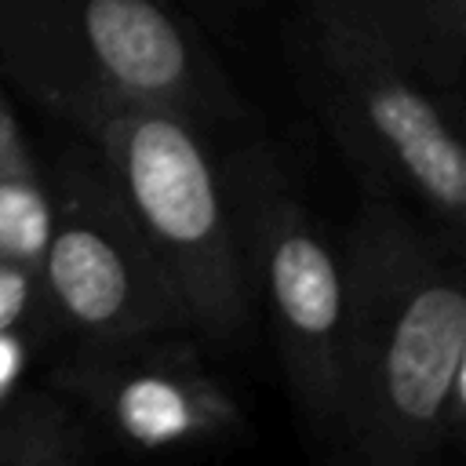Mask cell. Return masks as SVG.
<instances>
[{
	"instance_id": "1",
	"label": "cell",
	"mask_w": 466,
	"mask_h": 466,
	"mask_svg": "<svg viewBox=\"0 0 466 466\" xmlns=\"http://www.w3.org/2000/svg\"><path fill=\"white\" fill-rule=\"evenodd\" d=\"M346 320L331 448L360 466H419L462 437V244L360 189L342 240Z\"/></svg>"
},
{
	"instance_id": "2",
	"label": "cell",
	"mask_w": 466,
	"mask_h": 466,
	"mask_svg": "<svg viewBox=\"0 0 466 466\" xmlns=\"http://www.w3.org/2000/svg\"><path fill=\"white\" fill-rule=\"evenodd\" d=\"M0 76L66 124L102 102H157L211 138L258 124L178 0H0Z\"/></svg>"
},
{
	"instance_id": "3",
	"label": "cell",
	"mask_w": 466,
	"mask_h": 466,
	"mask_svg": "<svg viewBox=\"0 0 466 466\" xmlns=\"http://www.w3.org/2000/svg\"><path fill=\"white\" fill-rule=\"evenodd\" d=\"M178 291L197 339L229 346L255 324L211 135L157 102H102L73 120Z\"/></svg>"
},
{
	"instance_id": "4",
	"label": "cell",
	"mask_w": 466,
	"mask_h": 466,
	"mask_svg": "<svg viewBox=\"0 0 466 466\" xmlns=\"http://www.w3.org/2000/svg\"><path fill=\"white\" fill-rule=\"evenodd\" d=\"M299 98L357 171L364 193L386 197L462 244L466 146L455 98L404 62L346 40L302 7L284 29Z\"/></svg>"
},
{
	"instance_id": "5",
	"label": "cell",
	"mask_w": 466,
	"mask_h": 466,
	"mask_svg": "<svg viewBox=\"0 0 466 466\" xmlns=\"http://www.w3.org/2000/svg\"><path fill=\"white\" fill-rule=\"evenodd\" d=\"M233 211L255 320H266L306 430L331 444L339 415V350L346 320V258L313 218L295 171L273 142L240 138L215 149Z\"/></svg>"
},
{
	"instance_id": "6",
	"label": "cell",
	"mask_w": 466,
	"mask_h": 466,
	"mask_svg": "<svg viewBox=\"0 0 466 466\" xmlns=\"http://www.w3.org/2000/svg\"><path fill=\"white\" fill-rule=\"evenodd\" d=\"M51 182L40 280L66 342L193 331L189 313L95 153L66 157ZM197 335V331H193Z\"/></svg>"
},
{
	"instance_id": "7",
	"label": "cell",
	"mask_w": 466,
	"mask_h": 466,
	"mask_svg": "<svg viewBox=\"0 0 466 466\" xmlns=\"http://www.w3.org/2000/svg\"><path fill=\"white\" fill-rule=\"evenodd\" d=\"M200 350L193 331L69 342L44 382L80 411L102 448L153 455L248 444V415Z\"/></svg>"
},
{
	"instance_id": "8",
	"label": "cell",
	"mask_w": 466,
	"mask_h": 466,
	"mask_svg": "<svg viewBox=\"0 0 466 466\" xmlns=\"http://www.w3.org/2000/svg\"><path fill=\"white\" fill-rule=\"evenodd\" d=\"M299 7L324 29L404 62L448 98L459 95L466 7L451 0H299Z\"/></svg>"
},
{
	"instance_id": "9",
	"label": "cell",
	"mask_w": 466,
	"mask_h": 466,
	"mask_svg": "<svg viewBox=\"0 0 466 466\" xmlns=\"http://www.w3.org/2000/svg\"><path fill=\"white\" fill-rule=\"evenodd\" d=\"M106 448L80 411L47 382L0 397V466H80Z\"/></svg>"
},
{
	"instance_id": "10",
	"label": "cell",
	"mask_w": 466,
	"mask_h": 466,
	"mask_svg": "<svg viewBox=\"0 0 466 466\" xmlns=\"http://www.w3.org/2000/svg\"><path fill=\"white\" fill-rule=\"evenodd\" d=\"M51 182L36 167L29 146L0 153V255L40 266L51 233Z\"/></svg>"
},
{
	"instance_id": "11",
	"label": "cell",
	"mask_w": 466,
	"mask_h": 466,
	"mask_svg": "<svg viewBox=\"0 0 466 466\" xmlns=\"http://www.w3.org/2000/svg\"><path fill=\"white\" fill-rule=\"evenodd\" d=\"M0 331L40 335L51 346L62 342L44 280H40V266L0 255Z\"/></svg>"
},
{
	"instance_id": "12",
	"label": "cell",
	"mask_w": 466,
	"mask_h": 466,
	"mask_svg": "<svg viewBox=\"0 0 466 466\" xmlns=\"http://www.w3.org/2000/svg\"><path fill=\"white\" fill-rule=\"evenodd\" d=\"M204 29H208V36L215 40V36H233L237 33V25L248 18V15H255L266 0H178Z\"/></svg>"
},
{
	"instance_id": "13",
	"label": "cell",
	"mask_w": 466,
	"mask_h": 466,
	"mask_svg": "<svg viewBox=\"0 0 466 466\" xmlns=\"http://www.w3.org/2000/svg\"><path fill=\"white\" fill-rule=\"evenodd\" d=\"M51 342L40 335H25V331H0V397L11 393L15 386H22L29 360L36 350H47Z\"/></svg>"
},
{
	"instance_id": "14",
	"label": "cell",
	"mask_w": 466,
	"mask_h": 466,
	"mask_svg": "<svg viewBox=\"0 0 466 466\" xmlns=\"http://www.w3.org/2000/svg\"><path fill=\"white\" fill-rule=\"evenodd\" d=\"M22 142H25V138H22V127H18V120H15L11 106H7V98L0 95V153L15 149V146H22Z\"/></svg>"
},
{
	"instance_id": "15",
	"label": "cell",
	"mask_w": 466,
	"mask_h": 466,
	"mask_svg": "<svg viewBox=\"0 0 466 466\" xmlns=\"http://www.w3.org/2000/svg\"><path fill=\"white\" fill-rule=\"evenodd\" d=\"M451 4H455V7H466V0H451Z\"/></svg>"
}]
</instances>
